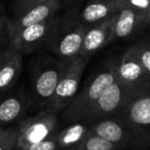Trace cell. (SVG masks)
<instances>
[{"label": "cell", "mask_w": 150, "mask_h": 150, "mask_svg": "<svg viewBox=\"0 0 150 150\" xmlns=\"http://www.w3.org/2000/svg\"><path fill=\"white\" fill-rule=\"evenodd\" d=\"M115 62H107L78 90L70 104L61 112V119L64 122H84L102 94L116 79Z\"/></svg>", "instance_id": "cell-1"}, {"label": "cell", "mask_w": 150, "mask_h": 150, "mask_svg": "<svg viewBox=\"0 0 150 150\" xmlns=\"http://www.w3.org/2000/svg\"><path fill=\"white\" fill-rule=\"evenodd\" d=\"M88 131L116 146L144 145L136 134L119 118L107 117L88 125Z\"/></svg>", "instance_id": "cell-11"}, {"label": "cell", "mask_w": 150, "mask_h": 150, "mask_svg": "<svg viewBox=\"0 0 150 150\" xmlns=\"http://www.w3.org/2000/svg\"><path fill=\"white\" fill-rule=\"evenodd\" d=\"M117 146L88 131L83 139L71 150H115Z\"/></svg>", "instance_id": "cell-18"}, {"label": "cell", "mask_w": 150, "mask_h": 150, "mask_svg": "<svg viewBox=\"0 0 150 150\" xmlns=\"http://www.w3.org/2000/svg\"><path fill=\"white\" fill-rule=\"evenodd\" d=\"M86 28L74 11L63 16L62 22L45 50L56 54L62 62H68L78 57Z\"/></svg>", "instance_id": "cell-2"}, {"label": "cell", "mask_w": 150, "mask_h": 150, "mask_svg": "<svg viewBox=\"0 0 150 150\" xmlns=\"http://www.w3.org/2000/svg\"><path fill=\"white\" fill-rule=\"evenodd\" d=\"M116 15L86 28L79 56L91 59V57L96 54L101 48L112 42L113 28Z\"/></svg>", "instance_id": "cell-12"}, {"label": "cell", "mask_w": 150, "mask_h": 150, "mask_svg": "<svg viewBox=\"0 0 150 150\" xmlns=\"http://www.w3.org/2000/svg\"><path fill=\"white\" fill-rule=\"evenodd\" d=\"M18 127L4 129L0 136V150H13L17 147Z\"/></svg>", "instance_id": "cell-20"}, {"label": "cell", "mask_w": 150, "mask_h": 150, "mask_svg": "<svg viewBox=\"0 0 150 150\" xmlns=\"http://www.w3.org/2000/svg\"><path fill=\"white\" fill-rule=\"evenodd\" d=\"M88 131V125L83 122H73L63 129L60 133H57L58 147L60 149H73L77 145Z\"/></svg>", "instance_id": "cell-17"}, {"label": "cell", "mask_w": 150, "mask_h": 150, "mask_svg": "<svg viewBox=\"0 0 150 150\" xmlns=\"http://www.w3.org/2000/svg\"><path fill=\"white\" fill-rule=\"evenodd\" d=\"M88 60L78 56L65 63L62 76L44 110L59 114L70 104L80 88V81Z\"/></svg>", "instance_id": "cell-3"}, {"label": "cell", "mask_w": 150, "mask_h": 150, "mask_svg": "<svg viewBox=\"0 0 150 150\" xmlns=\"http://www.w3.org/2000/svg\"><path fill=\"white\" fill-rule=\"evenodd\" d=\"M58 123V114L46 110L23 120L18 127V150L26 149L32 144L38 143L57 134L56 129Z\"/></svg>", "instance_id": "cell-7"}, {"label": "cell", "mask_w": 150, "mask_h": 150, "mask_svg": "<svg viewBox=\"0 0 150 150\" xmlns=\"http://www.w3.org/2000/svg\"><path fill=\"white\" fill-rule=\"evenodd\" d=\"M125 0H88L77 18L88 27L116 15L125 5Z\"/></svg>", "instance_id": "cell-14"}, {"label": "cell", "mask_w": 150, "mask_h": 150, "mask_svg": "<svg viewBox=\"0 0 150 150\" xmlns=\"http://www.w3.org/2000/svg\"><path fill=\"white\" fill-rule=\"evenodd\" d=\"M125 6L147 13L150 11V0H125Z\"/></svg>", "instance_id": "cell-23"}, {"label": "cell", "mask_w": 150, "mask_h": 150, "mask_svg": "<svg viewBox=\"0 0 150 150\" xmlns=\"http://www.w3.org/2000/svg\"><path fill=\"white\" fill-rule=\"evenodd\" d=\"M146 28L150 29V11L147 13V17H146Z\"/></svg>", "instance_id": "cell-24"}, {"label": "cell", "mask_w": 150, "mask_h": 150, "mask_svg": "<svg viewBox=\"0 0 150 150\" xmlns=\"http://www.w3.org/2000/svg\"><path fill=\"white\" fill-rule=\"evenodd\" d=\"M116 78L139 92L150 88V77L144 70L133 45L125 50L117 63Z\"/></svg>", "instance_id": "cell-10"}, {"label": "cell", "mask_w": 150, "mask_h": 150, "mask_svg": "<svg viewBox=\"0 0 150 150\" xmlns=\"http://www.w3.org/2000/svg\"><path fill=\"white\" fill-rule=\"evenodd\" d=\"M0 54H1V50H0Z\"/></svg>", "instance_id": "cell-29"}, {"label": "cell", "mask_w": 150, "mask_h": 150, "mask_svg": "<svg viewBox=\"0 0 150 150\" xmlns=\"http://www.w3.org/2000/svg\"><path fill=\"white\" fill-rule=\"evenodd\" d=\"M63 7H64L63 0H52L17 13L15 18L6 22V33L8 39L13 37L16 34L25 28L40 23L59 13Z\"/></svg>", "instance_id": "cell-9"}, {"label": "cell", "mask_w": 150, "mask_h": 150, "mask_svg": "<svg viewBox=\"0 0 150 150\" xmlns=\"http://www.w3.org/2000/svg\"><path fill=\"white\" fill-rule=\"evenodd\" d=\"M65 63L60 60H44L33 73V94L39 106L45 107L52 99L62 76Z\"/></svg>", "instance_id": "cell-8"}, {"label": "cell", "mask_w": 150, "mask_h": 150, "mask_svg": "<svg viewBox=\"0 0 150 150\" xmlns=\"http://www.w3.org/2000/svg\"><path fill=\"white\" fill-rule=\"evenodd\" d=\"M146 13L123 5L116 15L112 41L131 39L143 32L146 29Z\"/></svg>", "instance_id": "cell-13"}, {"label": "cell", "mask_w": 150, "mask_h": 150, "mask_svg": "<svg viewBox=\"0 0 150 150\" xmlns=\"http://www.w3.org/2000/svg\"><path fill=\"white\" fill-rule=\"evenodd\" d=\"M63 150H71V149H63Z\"/></svg>", "instance_id": "cell-27"}, {"label": "cell", "mask_w": 150, "mask_h": 150, "mask_svg": "<svg viewBox=\"0 0 150 150\" xmlns=\"http://www.w3.org/2000/svg\"><path fill=\"white\" fill-rule=\"evenodd\" d=\"M139 93L141 92L119 81L116 78L99 98L83 123L91 125L101 119L115 116Z\"/></svg>", "instance_id": "cell-4"}, {"label": "cell", "mask_w": 150, "mask_h": 150, "mask_svg": "<svg viewBox=\"0 0 150 150\" xmlns=\"http://www.w3.org/2000/svg\"><path fill=\"white\" fill-rule=\"evenodd\" d=\"M48 1H52V0H16L15 8L17 11V13H20L30 7H33L35 5L41 4L44 2H48Z\"/></svg>", "instance_id": "cell-22"}, {"label": "cell", "mask_w": 150, "mask_h": 150, "mask_svg": "<svg viewBox=\"0 0 150 150\" xmlns=\"http://www.w3.org/2000/svg\"><path fill=\"white\" fill-rule=\"evenodd\" d=\"M23 70V54L9 45L0 54V93L9 90Z\"/></svg>", "instance_id": "cell-15"}, {"label": "cell", "mask_w": 150, "mask_h": 150, "mask_svg": "<svg viewBox=\"0 0 150 150\" xmlns=\"http://www.w3.org/2000/svg\"><path fill=\"white\" fill-rule=\"evenodd\" d=\"M58 141H57V134L46 138L45 140L32 144L28 148L23 150H57L58 149Z\"/></svg>", "instance_id": "cell-21"}, {"label": "cell", "mask_w": 150, "mask_h": 150, "mask_svg": "<svg viewBox=\"0 0 150 150\" xmlns=\"http://www.w3.org/2000/svg\"><path fill=\"white\" fill-rule=\"evenodd\" d=\"M28 102L22 94H13L0 101V125H7L20 119L27 111Z\"/></svg>", "instance_id": "cell-16"}, {"label": "cell", "mask_w": 150, "mask_h": 150, "mask_svg": "<svg viewBox=\"0 0 150 150\" xmlns=\"http://www.w3.org/2000/svg\"><path fill=\"white\" fill-rule=\"evenodd\" d=\"M3 16H2V8H1V5H0V27H2L3 25Z\"/></svg>", "instance_id": "cell-25"}, {"label": "cell", "mask_w": 150, "mask_h": 150, "mask_svg": "<svg viewBox=\"0 0 150 150\" xmlns=\"http://www.w3.org/2000/svg\"><path fill=\"white\" fill-rule=\"evenodd\" d=\"M1 28H2V27H0V31H1Z\"/></svg>", "instance_id": "cell-28"}, {"label": "cell", "mask_w": 150, "mask_h": 150, "mask_svg": "<svg viewBox=\"0 0 150 150\" xmlns=\"http://www.w3.org/2000/svg\"><path fill=\"white\" fill-rule=\"evenodd\" d=\"M3 131H4V127H3V125H0V136H1V134L3 133Z\"/></svg>", "instance_id": "cell-26"}, {"label": "cell", "mask_w": 150, "mask_h": 150, "mask_svg": "<svg viewBox=\"0 0 150 150\" xmlns=\"http://www.w3.org/2000/svg\"><path fill=\"white\" fill-rule=\"evenodd\" d=\"M133 46L137 52L138 58H139L144 70L150 77V38L140 40V41L136 42Z\"/></svg>", "instance_id": "cell-19"}, {"label": "cell", "mask_w": 150, "mask_h": 150, "mask_svg": "<svg viewBox=\"0 0 150 150\" xmlns=\"http://www.w3.org/2000/svg\"><path fill=\"white\" fill-rule=\"evenodd\" d=\"M115 116L123 121L143 144H150V88L136 95Z\"/></svg>", "instance_id": "cell-6"}, {"label": "cell", "mask_w": 150, "mask_h": 150, "mask_svg": "<svg viewBox=\"0 0 150 150\" xmlns=\"http://www.w3.org/2000/svg\"><path fill=\"white\" fill-rule=\"evenodd\" d=\"M62 20L63 16L57 13L40 23L29 26L9 38V45L23 54L46 48Z\"/></svg>", "instance_id": "cell-5"}]
</instances>
